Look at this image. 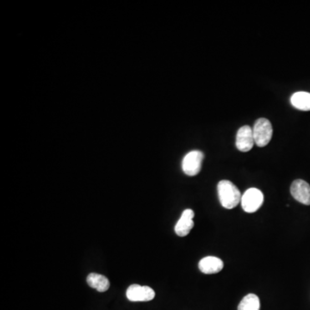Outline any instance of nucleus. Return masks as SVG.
<instances>
[{"label": "nucleus", "instance_id": "obj_1", "mask_svg": "<svg viewBox=\"0 0 310 310\" xmlns=\"http://www.w3.org/2000/svg\"><path fill=\"white\" fill-rule=\"evenodd\" d=\"M218 196L221 206L227 210H232L241 201L240 190L232 182L221 180L217 185Z\"/></svg>", "mask_w": 310, "mask_h": 310}, {"label": "nucleus", "instance_id": "obj_2", "mask_svg": "<svg viewBox=\"0 0 310 310\" xmlns=\"http://www.w3.org/2000/svg\"><path fill=\"white\" fill-rule=\"evenodd\" d=\"M252 133L255 137V144L258 147L263 148L268 145L273 134V129L271 122L266 118L258 119L253 126Z\"/></svg>", "mask_w": 310, "mask_h": 310}, {"label": "nucleus", "instance_id": "obj_3", "mask_svg": "<svg viewBox=\"0 0 310 310\" xmlns=\"http://www.w3.org/2000/svg\"><path fill=\"white\" fill-rule=\"evenodd\" d=\"M263 202L264 195L262 191L256 188H250L241 196L240 203L244 211L246 213H255L262 206Z\"/></svg>", "mask_w": 310, "mask_h": 310}, {"label": "nucleus", "instance_id": "obj_4", "mask_svg": "<svg viewBox=\"0 0 310 310\" xmlns=\"http://www.w3.org/2000/svg\"><path fill=\"white\" fill-rule=\"evenodd\" d=\"M204 159L203 152L194 150L190 152L185 155L182 162L183 171L188 176H196L200 173L202 168V163Z\"/></svg>", "mask_w": 310, "mask_h": 310}, {"label": "nucleus", "instance_id": "obj_5", "mask_svg": "<svg viewBox=\"0 0 310 310\" xmlns=\"http://www.w3.org/2000/svg\"><path fill=\"white\" fill-rule=\"evenodd\" d=\"M126 296L131 302H148L154 299L155 292L148 286L132 285L127 290Z\"/></svg>", "mask_w": 310, "mask_h": 310}, {"label": "nucleus", "instance_id": "obj_6", "mask_svg": "<svg viewBox=\"0 0 310 310\" xmlns=\"http://www.w3.org/2000/svg\"><path fill=\"white\" fill-rule=\"evenodd\" d=\"M255 137L252 129L249 126L241 127L236 134L235 145L240 152H248L255 145Z\"/></svg>", "mask_w": 310, "mask_h": 310}, {"label": "nucleus", "instance_id": "obj_7", "mask_svg": "<svg viewBox=\"0 0 310 310\" xmlns=\"http://www.w3.org/2000/svg\"><path fill=\"white\" fill-rule=\"evenodd\" d=\"M291 193L296 201L310 205V185L302 179H296L291 186Z\"/></svg>", "mask_w": 310, "mask_h": 310}, {"label": "nucleus", "instance_id": "obj_8", "mask_svg": "<svg viewBox=\"0 0 310 310\" xmlns=\"http://www.w3.org/2000/svg\"><path fill=\"white\" fill-rule=\"evenodd\" d=\"M194 211L192 210H185L184 212L182 213L181 217L179 219V221L177 222L175 226V233L180 237H185L186 235H189L190 230L194 227Z\"/></svg>", "mask_w": 310, "mask_h": 310}, {"label": "nucleus", "instance_id": "obj_9", "mask_svg": "<svg viewBox=\"0 0 310 310\" xmlns=\"http://www.w3.org/2000/svg\"><path fill=\"white\" fill-rule=\"evenodd\" d=\"M224 264L221 259L214 256H208L200 260L199 270L204 274H215L223 269Z\"/></svg>", "mask_w": 310, "mask_h": 310}, {"label": "nucleus", "instance_id": "obj_10", "mask_svg": "<svg viewBox=\"0 0 310 310\" xmlns=\"http://www.w3.org/2000/svg\"><path fill=\"white\" fill-rule=\"evenodd\" d=\"M87 284L90 287L96 289L99 292H105L109 288V281L103 275L98 273H90L87 277Z\"/></svg>", "mask_w": 310, "mask_h": 310}, {"label": "nucleus", "instance_id": "obj_11", "mask_svg": "<svg viewBox=\"0 0 310 310\" xmlns=\"http://www.w3.org/2000/svg\"><path fill=\"white\" fill-rule=\"evenodd\" d=\"M291 103L296 109L309 111L310 93L306 92H297L291 96Z\"/></svg>", "mask_w": 310, "mask_h": 310}, {"label": "nucleus", "instance_id": "obj_12", "mask_svg": "<svg viewBox=\"0 0 310 310\" xmlns=\"http://www.w3.org/2000/svg\"><path fill=\"white\" fill-rule=\"evenodd\" d=\"M260 298L255 294H248L241 300L238 310H260Z\"/></svg>", "mask_w": 310, "mask_h": 310}]
</instances>
